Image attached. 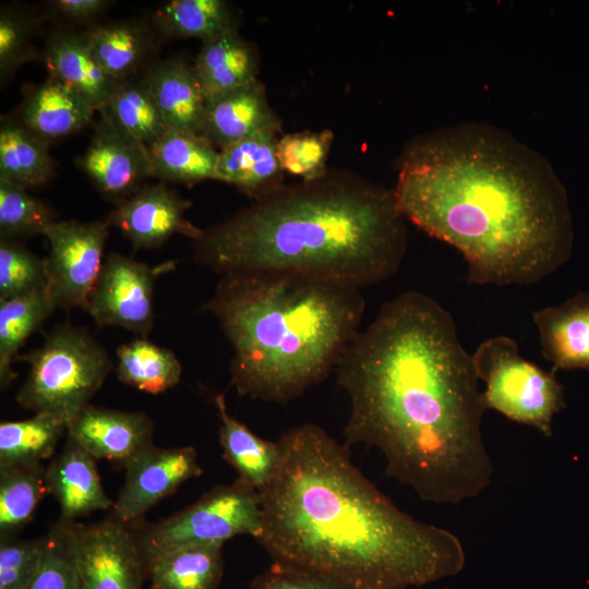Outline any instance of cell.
Here are the masks:
<instances>
[{"label": "cell", "mask_w": 589, "mask_h": 589, "mask_svg": "<svg viewBox=\"0 0 589 589\" xmlns=\"http://www.w3.org/2000/svg\"><path fill=\"white\" fill-rule=\"evenodd\" d=\"M72 522L60 518L50 526L38 570L27 589H79Z\"/></svg>", "instance_id": "cell-38"}, {"label": "cell", "mask_w": 589, "mask_h": 589, "mask_svg": "<svg viewBox=\"0 0 589 589\" xmlns=\"http://www.w3.org/2000/svg\"><path fill=\"white\" fill-rule=\"evenodd\" d=\"M148 149L159 181L192 185L215 178L219 151L200 134L168 128Z\"/></svg>", "instance_id": "cell-27"}, {"label": "cell", "mask_w": 589, "mask_h": 589, "mask_svg": "<svg viewBox=\"0 0 589 589\" xmlns=\"http://www.w3.org/2000/svg\"><path fill=\"white\" fill-rule=\"evenodd\" d=\"M116 357L118 380L141 392L160 394L181 380L182 365L176 354L144 337L120 345Z\"/></svg>", "instance_id": "cell-30"}, {"label": "cell", "mask_w": 589, "mask_h": 589, "mask_svg": "<svg viewBox=\"0 0 589 589\" xmlns=\"http://www.w3.org/2000/svg\"><path fill=\"white\" fill-rule=\"evenodd\" d=\"M45 548V536L0 541V589H27L35 577Z\"/></svg>", "instance_id": "cell-40"}, {"label": "cell", "mask_w": 589, "mask_h": 589, "mask_svg": "<svg viewBox=\"0 0 589 589\" xmlns=\"http://www.w3.org/2000/svg\"><path fill=\"white\" fill-rule=\"evenodd\" d=\"M47 290L45 259L13 240H0V301Z\"/></svg>", "instance_id": "cell-39"}, {"label": "cell", "mask_w": 589, "mask_h": 589, "mask_svg": "<svg viewBox=\"0 0 589 589\" xmlns=\"http://www.w3.org/2000/svg\"><path fill=\"white\" fill-rule=\"evenodd\" d=\"M192 68L207 100L257 80L260 53L233 31L203 43Z\"/></svg>", "instance_id": "cell-23"}, {"label": "cell", "mask_w": 589, "mask_h": 589, "mask_svg": "<svg viewBox=\"0 0 589 589\" xmlns=\"http://www.w3.org/2000/svg\"><path fill=\"white\" fill-rule=\"evenodd\" d=\"M408 247L394 189L349 170L281 185L203 230L195 261L219 274H297L357 288L393 276Z\"/></svg>", "instance_id": "cell-4"}, {"label": "cell", "mask_w": 589, "mask_h": 589, "mask_svg": "<svg viewBox=\"0 0 589 589\" xmlns=\"http://www.w3.org/2000/svg\"><path fill=\"white\" fill-rule=\"evenodd\" d=\"M43 59L49 77L73 87L97 111L107 105L117 81L99 64L83 31L53 32Z\"/></svg>", "instance_id": "cell-21"}, {"label": "cell", "mask_w": 589, "mask_h": 589, "mask_svg": "<svg viewBox=\"0 0 589 589\" xmlns=\"http://www.w3.org/2000/svg\"><path fill=\"white\" fill-rule=\"evenodd\" d=\"M214 402L220 420L219 443L223 458L237 471L238 480L259 492L262 491L278 467V442L260 437L233 418L228 412L224 394H217Z\"/></svg>", "instance_id": "cell-25"}, {"label": "cell", "mask_w": 589, "mask_h": 589, "mask_svg": "<svg viewBox=\"0 0 589 589\" xmlns=\"http://www.w3.org/2000/svg\"><path fill=\"white\" fill-rule=\"evenodd\" d=\"M281 120L271 107L257 80L207 99L200 135L223 149L263 131L280 132Z\"/></svg>", "instance_id": "cell-16"}, {"label": "cell", "mask_w": 589, "mask_h": 589, "mask_svg": "<svg viewBox=\"0 0 589 589\" xmlns=\"http://www.w3.org/2000/svg\"><path fill=\"white\" fill-rule=\"evenodd\" d=\"M399 209L454 247L471 285H532L573 242L565 191L548 160L512 133L466 122L412 137L397 161Z\"/></svg>", "instance_id": "cell-2"}, {"label": "cell", "mask_w": 589, "mask_h": 589, "mask_svg": "<svg viewBox=\"0 0 589 589\" xmlns=\"http://www.w3.org/2000/svg\"><path fill=\"white\" fill-rule=\"evenodd\" d=\"M57 220L51 206L27 190L0 180V238L16 241L44 235Z\"/></svg>", "instance_id": "cell-35"}, {"label": "cell", "mask_w": 589, "mask_h": 589, "mask_svg": "<svg viewBox=\"0 0 589 589\" xmlns=\"http://www.w3.org/2000/svg\"><path fill=\"white\" fill-rule=\"evenodd\" d=\"M123 468L124 483L113 502L111 516L129 526L139 525L159 501L203 473L192 446L159 448L152 444Z\"/></svg>", "instance_id": "cell-13"}, {"label": "cell", "mask_w": 589, "mask_h": 589, "mask_svg": "<svg viewBox=\"0 0 589 589\" xmlns=\"http://www.w3.org/2000/svg\"><path fill=\"white\" fill-rule=\"evenodd\" d=\"M336 372L350 405L348 448H376L386 474L426 502L458 505L490 485L480 380L436 300L407 291L383 304Z\"/></svg>", "instance_id": "cell-1"}, {"label": "cell", "mask_w": 589, "mask_h": 589, "mask_svg": "<svg viewBox=\"0 0 589 589\" xmlns=\"http://www.w3.org/2000/svg\"><path fill=\"white\" fill-rule=\"evenodd\" d=\"M132 527L144 566L182 546L224 545L241 534L256 539L262 528L261 495L237 479L232 484L214 486L190 506L158 522Z\"/></svg>", "instance_id": "cell-8"}, {"label": "cell", "mask_w": 589, "mask_h": 589, "mask_svg": "<svg viewBox=\"0 0 589 589\" xmlns=\"http://www.w3.org/2000/svg\"><path fill=\"white\" fill-rule=\"evenodd\" d=\"M79 589H143L146 577L132 526L111 515L92 525L72 522Z\"/></svg>", "instance_id": "cell-11"}, {"label": "cell", "mask_w": 589, "mask_h": 589, "mask_svg": "<svg viewBox=\"0 0 589 589\" xmlns=\"http://www.w3.org/2000/svg\"><path fill=\"white\" fill-rule=\"evenodd\" d=\"M45 468L14 466L0 468V538H12L32 519L47 492Z\"/></svg>", "instance_id": "cell-34"}, {"label": "cell", "mask_w": 589, "mask_h": 589, "mask_svg": "<svg viewBox=\"0 0 589 589\" xmlns=\"http://www.w3.org/2000/svg\"><path fill=\"white\" fill-rule=\"evenodd\" d=\"M56 175L49 143L37 137L16 120L1 118L0 180L25 190L48 183Z\"/></svg>", "instance_id": "cell-29"}, {"label": "cell", "mask_w": 589, "mask_h": 589, "mask_svg": "<svg viewBox=\"0 0 589 589\" xmlns=\"http://www.w3.org/2000/svg\"><path fill=\"white\" fill-rule=\"evenodd\" d=\"M38 19L15 5L0 10V83L5 85L26 62L38 58L34 36Z\"/></svg>", "instance_id": "cell-37"}, {"label": "cell", "mask_w": 589, "mask_h": 589, "mask_svg": "<svg viewBox=\"0 0 589 589\" xmlns=\"http://www.w3.org/2000/svg\"><path fill=\"white\" fill-rule=\"evenodd\" d=\"M17 112L20 124L50 143L87 127L97 110L73 87L48 76L28 92Z\"/></svg>", "instance_id": "cell-20"}, {"label": "cell", "mask_w": 589, "mask_h": 589, "mask_svg": "<svg viewBox=\"0 0 589 589\" xmlns=\"http://www.w3.org/2000/svg\"><path fill=\"white\" fill-rule=\"evenodd\" d=\"M251 589H345L333 579L296 565L273 561L256 575Z\"/></svg>", "instance_id": "cell-41"}, {"label": "cell", "mask_w": 589, "mask_h": 589, "mask_svg": "<svg viewBox=\"0 0 589 589\" xmlns=\"http://www.w3.org/2000/svg\"><path fill=\"white\" fill-rule=\"evenodd\" d=\"M115 3L108 0H53L47 2L46 13L69 27L85 26L87 29L98 24Z\"/></svg>", "instance_id": "cell-42"}, {"label": "cell", "mask_w": 589, "mask_h": 589, "mask_svg": "<svg viewBox=\"0 0 589 589\" xmlns=\"http://www.w3.org/2000/svg\"><path fill=\"white\" fill-rule=\"evenodd\" d=\"M191 202L171 190L167 182L143 184L116 204L105 219L131 242L134 249H156L172 236L197 241L203 230L184 217Z\"/></svg>", "instance_id": "cell-14"}, {"label": "cell", "mask_w": 589, "mask_h": 589, "mask_svg": "<svg viewBox=\"0 0 589 589\" xmlns=\"http://www.w3.org/2000/svg\"><path fill=\"white\" fill-rule=\"evenodd\" d=\"M45 483L47 493L58 502L63 520L75 521L113 506L103 488L95 458L69 437L63 450L46 468Z\"/></svg>", "instance_id": "cell-18"}, {"label": "cell", "mask_w": 589, "mask_h": 589, "mask_svg": "<svg viewBox=\"0 0 589 589\" xmlns=\"http://www.w3.org/2000/svg\"><path fill=\"white\" fill-rule=\"evenodd\" d=\"M105 107L117 123L147 147L168 130L144 71L118 80Z\"/></svg>", "instance_id": "cell-33"}, {"label": "cell", "mask_w": 589, "mask_h": 589, "mask_svg": "<svg viewBox=\"0 0 589 589\" xmlns=\"http://www.w3.org/2000/svg\"><path fill=\"white\" fill-rule=\"evenodd\" d=\"M334 133L329 129L320 132L284 134L277 142V157L284 172L313 181L324 177Z\"/></svg>", "instance_id": "cell-36"}, {"label": "cell", "mask_w": 589, "mask_h": 589, "mask_svg": "<svg viewBox=\"0 0 589 589\" xmlns=\"http://www.w3.org/2000/svg\"><path fill=\"white\" fill-rule=\"evenodd\" d=\"M278 134L263 131L220 149L214 180L235 185L254 201L284 185Z\"/></svg>", "instance_id": "cell-22"}, {"label": "cell", "mask_w": 589, "mask_h": 589, "mask_svg": "<svg viewBox=\"0 0 589 589\" xmlns=\"http://www.w3.org/2000/svg\"><path fill=\"white\" fill-rule=\"evenodd\" d=\"M163 39L197 38L206 43L238 31L240 16L226 0H171L158 5L148 17Z\"/></svg>", "instance_id": "cell-26"}, {"label": "cell", "mask_w": 589, "mask_h": 589, "mask_svg": "<svg viewBox=\"0 0 589 589\" xmlns=\"http://www.w3.org/2000/svg\"><path fill=\"white\" fill-rule=\"evenodd\" d=\"M83 33L99 64L116 81L143 72L158 60L164 40L144 17L99 22Z\"/></svg>", "instance_id": "cell-17"}, {"label": "cell", "mask_w": 589, "mask_h": 589, "mask_svg": "<svg viewBox=\"0 0 589 589\" xmlns=\"http://www.w3.org/2000/svg\"><path fill=\"white\" fill-rule=\"evenodd\" d=\"M19 360L28 365L17 404L68 423L89 404L113 368L106 349L84 328L63 323Z\"/></svg>", "instance_id": "cell-6"}, {"label": "cell", "mask_w": 589, "mask_h": 589, "mask_svg": "<svg viewBox=\"0 0 589 589\" xmlns=\"http://www.w3.org/2000/svg\"><path fill=\"white\" fill-rule=\"evenodd\" d=\"M171 267L172 262L151 266L120 253L108 255L87 312L98 326H117L146 338L154 326L155 279Z\"/></svg>", "instance_id": "cell-10"}, {"label": "cell", "mask_w": 589, "mask_h": 589, "mask_svg": "<svg viewBox=\"0 0 589 589\" xmlns=\"http://www.w3.org/2000/svg\"><path fill=\"white\" fill-rule=\"evenodd\" d=\"M149 589H218L223 545L197 544L164 553L145 564Z\"/></svg>", "instance_id": "cell-28"}, {"label": "cell", "mask_w": 589, "mask_h": 589, "mask_svg": "<svg viewBox=\"0 0 589 589\" xmlns=\"http://www.w3.org/2000/svg\"><path fill=\"white\" fill-rule=\"evenodd\" d=\"M56 309L47 290L0 301V387L5 389L16 373L13 362L27 338Z\"/></svg>", "instance_id": "cell-31"}, {"label": "cell", "mask_w": 589, "mask_h": 589, "mask_svg": "<svg viewBox=\"0 0 589 589\" xmlns=\"http://www.w3.org/2000/svg\"><path fill=\"white\" fill-rule=\"evenodd\" d=\"M154 424L142 411L113 410L88 405L67 425L68 437L95 459L124 467L153 444Z\"/></svg>", "instance_id": "cell-15"}, {"label": "cell", "mask_w": 589, "mask_h": 589, "mask_svg": "<svg viewBox=\"0 0 589 589\" xmlns=\"http://www.w3.org/2000/svg\"><path fill=\"white\" fill-rule=\"evenodd\" d=\"M277 442L279 464L260 491L255 539L272 561L345 589H409L462 570L460 539L398 508L321 426L299 425Z\"/></svg>", "instance_id": "cell-3"}, {"label": "cell", "mask_w": 589, "mask_h": 589, "mask_svg": "<svg viewBox=\"0 0 589 589\" xmlns=\"http://www.w3.org/2000/svg\"><path fill=\"white\" fill-rule=\"evenodd\" d=\"M471 356L484 383L486 409L551 436L553 418L565 406L563 386L554 371L521 357L516 340L505 335L483 340Z\"/></svg>", "instance_id": "cell-7"}, {"label": "cell", "mask_w": 589, "mask_h": 589, "mask_svg": "<svg viewBox=\"0 0 589 589\" xmlns=\"http://www.w3.org/2000/svg\"><path fill=\"white\" fill-rule=\"evenodd\" d=\"M110 225L106 220H56L45 231L47 293L56 308L87 311L105 257Z\"/></svg>", "instance_id": "cell-9"}, {"label": "cell", "mask_w": 589, "mask_h": 589, "mask_svg": "<svg viewBox=\"0 0 589 589\" xmlns=\"http://www.w3.org/2000/svg\"><path fill=\"white\" fill-rule=\"evenodd\" d=\"M144 73L168 128L200 134L206 100L192 64L158 59Z\"/></svg>", "instance_id": "cell-24"}, {"label": "cell", "mask_w": 589, "mask_h": 589, "mask_svg": "<svg viewBox=\"0 0 589 589\" xmlns=\"http://www.w3.org/2000/svg\"><path fill=\"white\" fill-rule=\"evenodd\" d=\"M99 112L77 167L106 200L118 204L152 178L148 147L124 130L106 107Z\"/></svg>", "instance_id": "cell-12"}, {"label": "cell", "mask_w": 589, "mask_h": 589, "mask_svg": "<svg viewBox=\"0 0 589 589\" xmlns=\"http://www.w3.org/2000/svg\"><path fill=\"white\" fill-rule=\"evenodd\" d=\"M543 357L553 371L589 369V292L532 313Z\"/></svg>", "instance_id": "cell-19"}, {"label": "cell", "mask_w": 589, "mask_h": 589, "mask_svg": "<svg viewBox=\"0 0 589 589\" xmlns=\"http://www.w3.org/2000/svg\"><path fill=\"white\" fill-rule=\"evenodd\" d=\"M67 423L47 413L0 423V468L36 466L49 458Z\"/></svg>", "instance_id": "cell-32"}, {"label": "cell", "mask_w": 589, "mask_h": 589, "mask_svg": "<svg viewBox=\"0 0 589 589\" xmlns=\"http://www.w3.org/2000/svg\"><path fill=\"white\" fill-rule=\"evenodd\" d=\"M204 310L232 348L230 385L286 404L336 369L360 332L361 289L297 274L223 275Z\"/></svg>", "instance_id": "cell-5"}]
</instances>
